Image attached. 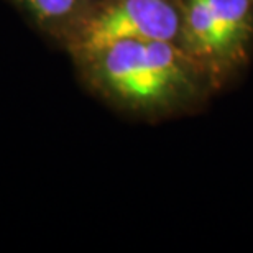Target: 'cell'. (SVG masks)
<instances>
[{
    "label": "cell",
    "instance_id": "obj_4",
    "mask_svg": "<svg viewBox=\"0 0 253 253\" xmlns=\"http://www.w3.org/2000/svg\"><path fill=\"white\" fill-rule=\"evenodd\" d=\"M234 74L249 63L253 48V0H209Z\"/></svg>",
    "mask_w": 253,
    "mask_h": 253
},
{
    "label": "cell",
    "instance_id": "obj_1",
    "mask_svg": "<svg viewBox=\"0 0 253 253\" xmlns=\"http://www.w3.org/2000/svg\"><path fill=\"white\" fill-rule=\"evenodd\" d=\"M81 63L105 97L148 117L189 112L212 92L178 42H117Z\"/></svg>",
    "mask_w": 253,
    "mask_h": 253
},
{
    "label": "cell",
    "instance_id": "obj_3",
    "mask_svg": "<svg viewBox=\"0 0 253 253\" xmlns=\"http://www.w3.org/2000/svg\"><path fill=\"white\" fill-rule=\"evenodd\" d=\"M179 44L209 81L212 90L234 78L209 0H178Z\"/></svg>",
    "mask_w": 253,
    "mask_h": 253
},
{
    "label": "cell",
    "instance_id": "obj_5",
    "mask_svg": "<svg viewBox=\"0 0 253 253\" xmlns=\"http://www.w3.org/2000/svg\"><path fill=\"white\" fill-rule=\"evenodd\" d=\"M23 3L44 22H66L68 27L87 7V0H23Z\"/></svg>",
    "mask_w": 253,
    "mask_h": 253
},
{
    "label": "cell",
    "instance_id": "obj_2",
    "mask_svg": "<svg viewBox=\"0 0 253 253\" xmlns=\"http://www.w3.org/2000/svg\"><path fill=\"white\" fill-rule=\"evenodd\" d=\"M178 0H97L68 27V46L79 61L117 42L179 43Z\"/></svg>",
    "mask_w": 253,
    "mask_h": 253
}]
</instances>
